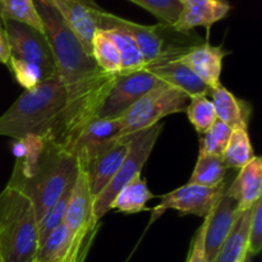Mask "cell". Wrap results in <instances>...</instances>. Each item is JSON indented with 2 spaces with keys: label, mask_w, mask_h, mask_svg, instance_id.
<instances>
[{
  "label": "cell",
  "mask_w": 262,
  "mask_h": 262,
  "mask_svg": "<svg viewBox=\"0 0 262 262\" xmlns=\"http://www.w3.org/2000/svg\"><path fill=\"white\" fill-rule=\"evenodd\" d=\"M23 154L17 159L8 184L19 188L32 201L37 223L78 174L77 160L67 151L46 145L40 137L18 141Z\"/></svg>",
  "instance_id": "cell-1"
},
{
  "label": "cell",
  "mask_w": 262,
  "mask_h": 262,
  "mask_svg": "<svg viewBox=\"0 0 262 262\" xmlns=\"http://www.w3.org/2000/svg\"><path fill=\"white\" fill-rule=\"evenodd\" d=\"M67 104V90L55 74L26 90L0 117V136L20 141L43 137Z\"/></svg>",
  "instance_id": "cell-2"
},
{
  "label": "cell",
  "mask_w": 262,
  "mask_h": 262,
  "mask_svg": "<svg viewBox=\"0 0 262 262\" xmlns=\"http://www.w3.org/2000/svg\"><path fill=\"white\" fill-rule=\"evenodd\" d=\"M38 223L30 197L7 184L0 192V261L35 262Z\"/></svg>",
  "instance_id": "cell-3"
},
{
  "label": "cell",
  "mask_w": 262,
  "mask_h": 262,
  "mask_svg": "<svg viewBox=\"0 0 262 262\" xmlns=\"http://www.w3.org/2000/svg\"><path fill=\"white\" fill-rule=\"evenodd\" d=\"M96 15L100 30L122 28L132 36L146 66L163 60L181 59L192 48L204 42L193 31H179L174 26L164 23L154 26L138 25L105 12L99 7L96 9Z\"/></svg>",
  "instance_id": "cell-4"
},
{
  "label": "cell",
  "mask_w": 262,
  "mask_h": 262,
  "mask_svg": "<svg viewBox=\"0 0 262 262\" xmlns=\"http://www.w3.org/2000/svg\"><path fill=\"white\" fill-rule=\"evenodd\" d=\"M2 25L10 49L8 67L20 86L30 90L58 74L45 33L10 19H2Z\"/></svg>",
  "instance_id": "cell-5"
},
{
  "label": "cell",
  "mask_w": 262,
  "mask_h": 262,
  "mask_svg": "<svg viewBox=\"0 0 262 262\" xmlns=\"http://www.w3.org/2000/svg\"><path fill=\"white\" fill-rule=\"evenodd\" d=\"M191 97L181 90L163 83L143 95L127 112L117 118L122 137L159 124L168 115L184 113Z\"/></svg>",
  "instance_id": "cell-6"
},
{
  "label": "cell",
  "mask_w": 262,
  "mask_h": 262,
  "mask_svg": "<svg viewBox=\"0 0 262 262\" xmlns=\"http://www.w3.org/2000/svg\"><path fill=\"white\" fill-rule=\"evenodd\" d=\"M163 127L164 125L159 123L147 129L130 135V145L127 156L112 182L94 201V219L96 222H100V219L109 211L113 200L119 193L120 189L129 183L135 177L140 176L146 161L152 152L156 141L160 137Z\"/></svg>",
  "instance_id": "cell-7"
},
{
  "label": "cell",
  "mask_w": 262,
  "mask_h": 262,
  "mask_svg": "<svg viewBox=\"0 0 262 262\" xmlns=\"http://www.w3.org/2000/svg\"><path fill=\"white\" fill-rule=\"evenodd\" d=\"M160 84H163V82L147 69L118 74L112 89L97 110L96 118L117 119L143 95Z\"/></svg>",
  "instance_id": "cell-8"
},
{
  "label": "cell",
  "mask_w": 262,
  "mask_h": 262,
  "mask_svg": "<svg viewBox=\"0 0 262 262\" xmlns=\"http://www.w3.org/2000/svg\"><path fill=\"white\" fill-rule=\"evenodd\" d=\"M229 183L225 179L216 187H202L187 183L161 197V202L152 210L150 223H154L166 210H177L183 215L205 217L227 191Z\"/></svg>",
  "instance_id": "cell-9"
},
{
  "label": "cell",
  "mask_w": 262,
  "mask_h": 262,
  "mask_svg": "<svg viewBox=\"0 0 262 262\" xmlns=\"http://www.w3.org/2000/svg\"><path fill=\"white\" fill-rule=\"evenodd\" d=\"M120 137L122 133L118 119L94 118L82 128L67 152L76 159L78 166H86L92 159Z\"/></svg>",
  "instance_id": "cell-10"
},
{
  "label": "cell",
  "mask_w": 262,
  "mask_h": 262,
  "mask_svg": "<svg viewBox=\"0 0 262 262\" xmlns=\"http://www.w3.org/2000/svg\"><path fill=\"white\" fill-rule=\"evenodd\" d=\"M242 212L235 200L225 191L211 211L205 216L201 227L204 229V250L207 262H214Z\"/></svg>",
  "instance_id": "cell-11"
},
{
  "label": "cell",
  "mask_w": 262,
  "mask_h": 262,
  "mask_svg": "<svg viewBox=\"0 0 262 262\" xmlns=\"http://www.w3.org/2000/svg\"><path fill=\"white\" fill-rule=\"evenodd\" d=\"M58 12L61 19L76 35L84 50L92 55V40L99 30L97 5L89 0H45Z\"/></svg>",
  "instance_id": "cell-12"
},
{
  "label": "cell",
  "mask_w": 262,
  "mask_h": 262,
  "mask_svg": "<svg viewBox=\"0 0 262 262\" xmlns=\"http://www.w3.org/2000/svg\"><path fill=\"white\" fill-rule=\"evenodd\" d=\"M129 145L130 136L118 138L112 145H109V147L92 159L86 166H81L86 170L90 189L94 199H96L114 178L118 169L127 156Z\"/></svg>",
  "instance_id": "cell-13"
},
{
  "label": "cell",
  "mask_w": 262,
  "mask_h": 262,
  "mask_svg": "<svg viewBox=\"0 0 262 262\" xmlns=\"http://www.w3.org/2000/svg\"><path fill=\"white\" fill-rule=\"evenodd\" d=\"M228 55L222 46H214L209 42H201L184 54L179 60L186 64L205 84L211 90L222 84L220 76L223 60Z\"/></svg>",
  "instance_id": "cell-14"
},
{
  "label": "cell",
  "mask_w": 262,
  "mask_h": 262,
  "mask_svg": "<svg viewBox=\"0 0 262 262\" xmlns=\"http://www.w3.org/2000/svg\"><path fill=\"white\" fill-rule=\"evenodd\" d=\"M150 73L158 77L163 83L181 90L189 97L194 96H210L211 89L205 84L188 67L182 63L179 59L174 60H163L158 63L148 64L145 67Z\"/></svg>",
  "instance_id": "cell-15"
},
{
  "label": "cell",
  "mask_w": 262,
  "mask_h": 262,
  "mask_svg": "<svg viewBox=\"0 0 262 262\" xmlns=\"http://www.w3.org/2000/svg\"><path fill=\"white\" fill-rule=\"evenodd\" d=\"M94 201L95 199L90 189L86 170L78 166L76 183L72 189L71 200L64 217V224L73 234L84 229L92 223H99L94 219Z\"/></svg>",
  "instance_id": "cell-16"
},
{
  "label": "cell",
  "mask_w": 262,
  "mask_h": 262,
  "mask_svg": "<svg viewBox=\"0 0 262 262\" xmlns=\"http://www.w3.org/2000/svg\"><path fill=\"white\" fill-rule=\"evenodd\" d=\"M183 5L178 22L174 27L179 31H193L196 27L209 30L214 23L219 22L230 10L229 3L225 0H179Z\"/></svg>",
  "instance_id": "cell-17"
},
{
  "label": "cell",
  "mask_w": 262,
  "mask_h": 262,
  "mask_svg": "<svg viewBox=\"0 0 262 262\" xmlns=\"http://www.w3.org/2000/svg\"><path fill=\"white\" fill-rule=\"evenodd\" d=\"M227 193L235 200L241 211L253 207L262 196L261 158L253 156L250 163L239 169L238 176L228 186Z\"/></svg>",
  "instance_id": "cell-18"
},
{
  "label": "cell",
  "mask_w": 262,
  "mask_h": 262,
  "mask_svg": "<svg viewBox=\"0 0 262 262\" xmlns=\"http://www.w3.org/2000/svg\"><path fill=\"white\" fill-rule=\"evenodd\" d=\"M211 101L214 104L217 119L229 125L230 128H248L251 117V106L223 84L211 90Z\"/></svg>",
  "instance_id": "cell-19"
},
{
  "label": "cell",
  "mask_w": 262,
  "mask_h": 262,
  "mask_svg": "<svg viewBox=\"0 0 262 262\" xmlns=\"http://www.w3.org/2000/svg\"><path fill=\"white\" fill-rule=\"evenodd\" d=\"M252 207L241 214L232 232L220 247L214 262H242L247 256L248 228H250Z\"/></svg>",
  "instance_id": "cell-20"
},
{
  "label": "cell",
  "mask_w": 262,
  "mask_h": 262,
  "mask_svg": "<svg viewBox=\"0 0 262 262\" xmlns=\"http://www.w3.org/2000/svg\"><path fill=\"white\" fill-rule=\"evenodd\" d=\"M152 197L154 194L140 174L120 189L119 193L113 200L110 210L115 209L124 214H137L146 210V204Z\"/></svg>",
  "instance_id": "cell-21"
},
{
  "label": "cell",
  "mask_w": 262,
  "mask_h": 262,
  "mask_svg": "<svg viewBox=\"0 0 262 262\" xmlns=\"http://www.w3.org/2000/svg\"><path fill=\"white\" fill-rule=\"evenodd\" d=\"M104 31L109 35V37L112 38L119 51L120 66H122L119 74L145 69L146 63L142 58V54L129 33L125 32L122 28L115 27L106 28Z\"/></svg>",
  "instance_id": "cell-22"
},
{
  "label": "cell",
  "mask_w": 262,
  "mask_h": 262,
  "mask_svg": "<svg viewBox=\"0 0 262 262\" xmlns=\"http://www.w3.org/2000/svg\"><path fill=\"white\" fill-rule=\"evenodd\" d=\"M227 171L228 168L223 156L200 152L188 183L202 187H216L227 179Z\"/></svg>",
  "instance_id": "cell-23"
},
{
  "label": "cell",
  "mask_w": 262,
  "mask_h": 262,
  "mask_svg": "<svg viewBox=\"0 0 262 262\" xmlns=\"http://www.w3.org/2000/svg\"><path fill=\"white\" fill-rule=\"evenodd\" d=\"M74 234L66 224H60L38 246L35 262H61L68 253Z\"/></svg>",
  "instance_id": "cell-24"
},
{
  "label": "cell",
  "mask_w": 262,
  "mask_h": 262,
  "mask_svg": "<svg viewBox=\"0 0 262 262\" xmlns=\"http://www.w3.org/2000/svg\"><path fill=\"white\" fill-rule=\"evenodd\" d=\"M248 128H233L229 142L223 154V160L228 169H242L253 158Z\"/></svg>",
  "instance_id": "cell-25"
},
{
  "label": "cell",
  "mask_w": 262,
  "mask_h": 262,
  "mask_svg": "<svg viewBox=\"0 0 262 262\" xmlns=\"http://www.w3.org/2000/svg\"><path fill=\"white\" fill-rule=\"evenodd\" d=\"M0 19L14 20L43 32L35 0H0Z\"/></svg>",
  "instance_id": "cell-26"
},
{
  "label": "cell",
  "mask_w": 262,
  "mask_h": 262,
  "mask_svg": "<svg viewBox=\"0 0 262 262\" xmlns=\"http://www.w3.org/2000/svg\"><path fill=\"white\" fill-rule=\"evenodd\" d=\"M92 58L97 66L109 74L120 73V55L117 46L104 30H97L92 40Z\"/></svg>",
  "instance_id": "cell-27"
},
{
  "label": "cell",
  "mask_w": 262,
  "mask_h": 262,
  "mask_svg": "<svg viewBox=\"0 0 262 262\" xmlns=\"http://www.w3.org/2000/svg\"><path fill=\"white\" fill-rule=\"evenodd\" d=\"M186 113L188 115L189 122L192 123L200 136L207 132L217 120L214 104L211 99L205 95L191 97Z\"/></svg>",
  "instance_id": "cell-28"
},
{
  "label": "cell",
  "mask_w": 262,
  "mask_h": 262,
  "mask_svg": "<svg viewBox=\"0 0 262 262\" xmlns=\"http://www.w3.org/2000/svg\"><path fill=\"white\" fill-rule=\"evenodd\" d=\"M76 183V182H74ZM74 183H72L68 188L64 191V193L59 197L58 201L48 210L45 216L41 219L38 223V246L48 238V235L53 232L55 228L64 223V217H66L67 209H68L69 200H71L72 189H73Z\"/></svg>",
  "instance_id": "cell-29"
},
{
  "label": "cell",
  "mask_w": 262,
  "mask_h": 262,
  "mask_svg": "<svg viewBox=\"0 0 262 262\" xmlns=\"http://www.w3.org/2000/svg\"><path fill=\"white\" fill-rule=\"evenodd\" d=\"M233 128L217 119L207 132H205L200 143V152L209 154V155L223 156Z\"/></svg>",
  "instance_id": "cell-30"
},
{
  "label": "cell",
  "mask_w": 262,
  "mask_h": 262,
  "mask_svg": "<svg viewBox=\"0 0 262 262\" xmlns=\"http://www.w3.org/2000/svg\"><path fill=\"white\" fill-rule=\"evenodd\" d=\"M155 15L160 23L176 26L183 5L179 0H129Z\"/></svg>",
  "instance_id": "cell-31"
},
{
  "label": "cell",
  "mask_w": 262,
  "mask_h": 262,
  "mask_svg": "<svg viewBox=\"0 0 262 262\" xmlns=\"http://www.w3.org/2000/svg\"><path fill=\"white\" fill-rule=\"evenodd\" d=\"M97 229H99V223H92L84 229L77 232L68 253L61 262H84Z\"/></svg>",
  "instance_id": "cell-32"
},
{
  "label": "cell",
  "mask_w": 262,
  "mask_h": 262,
  "mask_svg": "<svg viewBox=\"0 0 262 262\" xmlns=\"http://www.w3.org/2000/svg\"><path fill=\"white\" fill-rule=\"evenodd\" d=\"M262 250V199L258 200L252 207L250 228H248L247 253L253 256L258 255Z\"/></svg>",
  "instance_id": "cell-33"
},
{
  "label": "cell",
  "mask_w": 262,
  "mask_h": 262,
  "mask_svg": "<svg viewBox=\"0 0 262 262\" xmlns=\"http://www.w3.org/2000/svg\"><path fill=\"white\" fill-rule=\"evenodd\" d=\"M187 262H207L204 250V229H202V227H200L193 241H192Z\"/></svg>",
  "instance_id": "cell-34"
},
{
  "label": "cell",
  "mask_w": 262,
  "mask_h": 262,
  "mask_svg": "<svg viewBox=\"0 0 262 262\" xmlns=\"http://www.w3.org/2000/svg\"><path fill=\"white\" fill-rule=\"evenodd\" d=\"M10 59V49L9 42H8L7 33H5L4 27H3L2 22H0V63L8 66Z\"/></svg>",
  "instance_id": "cell-35"
},
{
  "label": "cell",
  "mask_w": 262,
  "mask_h": 262,
  "mask_svg": "<svg viewBox=\"0 0 262 262\" xmlns=\"http://www.w3.org/2000/svg\"><path fill=\"white\" fill-rule=\"evenodd\" d=\"M242 262H252V256L248 255V253H247V256H246L245 260H243Z\"/></svg>",
  "instance_id": "cell-36"
},
{
  "label": "cell",
  "mask_w": 262,
  "mask_h": 262,
  "mask_svg": "<svg viewBox=\"0 0 262 262\" xmlns=\"http://www.w3.org/2000/svg\"><path fill=\"white\" fill-rule=\"evenodd\" d=\"M0 262H2V261H0Z\"/></svg>",
  "instance_id": "cell-37"
}]
</instances>
